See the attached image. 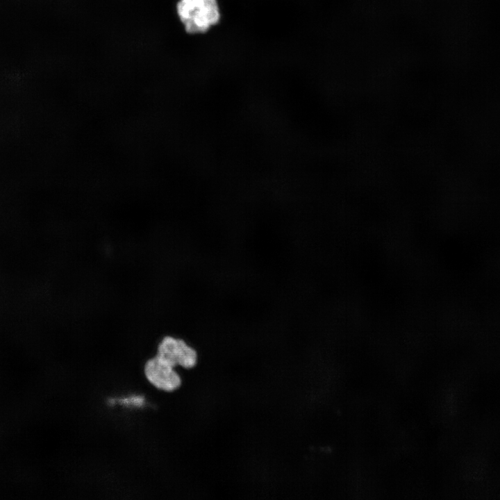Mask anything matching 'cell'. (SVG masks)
Segmentation results:
<instances>
[{
  "instance_id": "1",
  "label": "cell",
  "mask_w": 500,
  "mask_h": 500,
  "mask_svg": "<svg viewBox=\"0 0 500 500\" xmlns=\"http://www.w3.org/2000/svg\"><path fill=\"white\" fill-rule=\"evenodd\" d=\"M176 12L185 33H206L220 20L217 0H178Z\"/></svg>"
},
{
  "instance_id": "2",
  "label": "cell",
  "mask_w": 500,
  "mask_h": 500,
  "mask_svg": "<svg viewBox=\"0 0 500 500\" xmlns=\"http://www.w3.org/2000/svg\"><path fill=\"white\" fill-rule=\"evenodd\" d=\"M160 358L173 367L178 365L185 369H192L197 363V351L184 340L165 335L157 347V353Z\"/></svg>"
},
{
  "instance_id": "3",
  "label": "cell",
  "mask_w": 500,
  "mask_h": 500,
  "mask_svg": "<svg viewBox=\"0 0 500 500\" xmlns=\"http://www.w3.org/2000/svg\"><path fill=\"white\" fill-rule=\"evenodd\" d=\"M144 371L147 379L157 389L173 392L181 385V378L174 367L156 355L146 362Z\"/></svg>"
}]
</instances>
